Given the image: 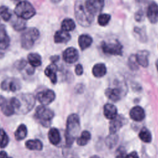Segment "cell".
Instances as JSON below:
<instances>
[{"label": "cell", "instance_id": "obj_1", "mask_svg": "<svg viewBox=\"0 0 158 158\" xmlns=\"http://www.w3.org/2000/svg\"><path fill=\"white\" fill-rule=\"evenodd\" d=\"M86 0H76L74 11L77 22L81 26H89L93 21L94 15L88 9L86 4Z\"/></svg>", "mask_w": 158, "mask_h": 158}, {"label": "cell", "instance_id": "obj_2", "mask_svg": "<svg viewBox=\"0 0 158 158\" xmlns=\"http://www.w3.org/2000/svg\"><path fill=\"white\" fill-rule=\"evenodd\" d=\"M80 128V118L76 114H70L67 120L65 133V143L68 146H71L75 139Z\"/></svg>", "mask_w": 158, "mask_h": 158}, {"label": "cell", "instance_id": "obj_3", "mask_svg": "<svg viewBox=\"0 0 158 158\" xmlns=\"http://www.w3.org/2000/svg\"><path fill=\"white\" fill-rule=\"evenodd\" d=\"M14 12L18 17L27 20L33 17L36 12L33 6L29 2L22 1L15 6Z\"/></svg>", "mask_w": 158, "mask_h": 158}, {"label": "cell", "instance_id": "obj_4", "mask_svg": "<svg viewBox=\"0 0 158 158\" xmlns=\"http://www.w3.org/2000/svg\"><path fill=\"white\" fill-rule=\"evenodd\" d=\"M39 36V31L35 28H29L25 30L21 36L22 47L25 49H30Z\"/></svg>", "mask_w": 158, "mask_h": 158}, {"label": "cell", "instance_id": "obj_5", "mask_svg": "<svg viewBox=\"0 0 158 158\" xmlns=\"http://www.w3.org/2000/svg\"><path fill=\"white\" fill-rule=\"evenodd\" d=\"M54 115V112L43 105L39 106L36 108L35 117L42 125H45L46 127L49 125L48 122H49L51 120H52Z\"/></svg>", "mask_w": 158, "mask_h": 158}, {"label": "cell", "instance_id": "obj_6", "mask_svg": "<svg viewBox=\"0 0 158 158\" xmlns=\"http://www.w3.org/2000/svg\"><path fill=\"white\" fill-rule=\"evenodd\" d=\"M20 102V109L19 112L25 114L29 112L33 107L35 99L34 96L31 94H21L17 97Z\"/></svg>", "mask_w": 158, "mask_h": 158}, {"label": "cell", "instance_id": "obj_7", "mask_svg": "<svg viewBox=\"0 0 158 158\" xmlns=\"http://www.w3.org/2000/svg\"><path fill=\"white\" fill-rule=\"evenodd\" d=\"M101 48L106 54L114 56H121L122 54L123 46L117 41L110 43L103 41L101 44Z\"/></svg>", "mask_w": 158, "mask_h": 158}, {"label": "cell", "instance_id": "obj_8", "mask_svg": "<svg viewBox=\"0 0 158 158\" xmlns=\"http://www.w3.org/2000/svg\"><path fill=\"white\" fill-rule=\"evenodd\" d=\"M56 98L55 93L51 89L43 90L36 94L37 100L43 106H46L51 103Z\"/></svg>", "mask_w": 158, "mask_h": 158}, {"label": "cell", "instance_id": "obj_9", "mask_svg": "<svg viewBox=\"0 0 158 158\" xmlns=\"http://www.w3.org/2000/svg\"><path fill=\"white\" fill-rule=\"evenodd\" d=\"M1 88L4 91L15 92L20 88V84L18 80L15 78H7L1 84Z\"/></svg>", "mask_w": 158, "mask_h": 158}, {"label": "cell", "instance_id": "obj_10", "mask_svg": "<svg viewBox=\"0 0 158 158\" xmlns=\"http://www.w3.org/2000/svg\"><path fill=\"white\" fill-rule=\"evenodd\" d=\"M86 7L94 15L99 13L104 5V0H86Z\"/></svg>", "mask_w": 158, "mask_h": 158}, {"label": "cell", "instance_id": "obj_11", "mask_svg": "<svg viewBox=\"0 0 158 158\" xmlns=\"http://www.w3.org/2000/svg\"><path fill=\"white\" fill-rule=\"evenodd\" d=\"M62 57L65 62L69 64H73L78 59L79 54L78 51L75 48L70 47L67 48L63 52Z\"/></svg>", "mask_w": 158, "mask_h": 158}, {"label": "cell", "instance_id": "obj_12", "mask_svg": "<svg viewBox=\"0 0 158 158\" xmlns=\"http://www.w3.org/2000/svg\"><path fill=\"white\" fill-rule=\"evenodd\" d=\"M0 109L6 116L9 117L15 113V109L10 101L8 102L7 99L1 95H0Z\"/></svg>", "mask_w": 158, "mask_h": 158}, {"label": "cell", "instance_id": "obj_13", "mask_svg": "<svg viewBox=\"0 0 158 158\" xmlns=\"http://www.w3.org/2000/svg\"><path fill=\"white\" fill-rule=\"evenodd\" d=\"M147 17L152 23H156L158 22V6L154 2H151L147 10Z\"/></svg>", "mask_w": 158, "mask_h": 158}, {"label": "cell", "instance_id": "obj_14", "mask_svg": "<svg viewBox=\"0 0 158 158\" xmlns=\"http://www.w3.org/2000/svg\"><path fill=\"white\" fill-rule=\"evenodd\" d=\"M130 115L132 120L136 122H140L144 119L145 113L142 107L140 106H135L131 109Z\"/></svg>", "mask_w": 158, "mask_h": 158}, {"label": "cell", "instance_id": "obj_15", "mask_svg": "<svg viewBox=\"0 0 158 158\" xmlns=\"http://www.w3.org/2000/svg\"><path fill=\"white\" fill-rule=\"evenodd\" d=\"M10 43V39L4 27L0 23V49H6Z\"/></svg>", "mask_w": 158, "mask_h": 158}, {"label": "cell", "instance_id": "obj_16", "mask_svg": "<svg viewBox=\"0 0 158 158\" xmlns=\"http://www.w3.org/2000/svg\"><path fill=\"white\" fill-rule=\"evenodd\" d=\"M149 54V52L146 50L139 51L135 55L138 64L141 65L142 67H146L149 64V62H148Z\"/></svg>", "mask_w": 158, "mask_h": 158}, {"label": "cell", "instance_id": "obj_17", "mask_svg": "<svg viewBox=\"0 0 158 158\" xmlns=\"http://www.w3.org/2000/svg\"><path fill=\"white\" fill-rule=\"evenodd\" d=\"M56 71H57V67L54 63L48 65L45 69V70H44L45 75L50 79L51 83L53 84L56 83L57 80Z\"/></svg>", "mask_w": 158, "mask_h": 158}, {"label": "cell", "instance_id": "obj_18", "mask_svg": "<svg viewBox=\"0 0 158 158\" xmlns=\"http://www.w3.org/2000/svg\"><path fill=\"white\" fill-rule=\"evenodd\" d=\"M70 35L69 32L64 30L57 31L54 35V41L56 43H64L70 40Z\"/></svg>", "mask_w": 158, "mask_h": 158}, {"label": "cell", "instance_id": "obj_19", "mask_svg": "<svg viewBox=\"0 0 158 158\" xmlns=\"http://www.w3.org/2000/svg\"><path fill=\"white\" fill-rule=\"evenodd\" d=\"M121 90L118 88H109L106 90V96L112 101H117L121 97Z\"/></svg>", "mask_w": 158, "mask_h": 158}, {"label": "cell", "instance_id": "obj_20", "mask_svg": "<svg viewBox=\"0 0 158 158\" xmlns=\"http://www.w3.org/2000/svg\"><path fill=\"white\" fill-rule=\"evenodd\" d=\"M117 108L112 104H106L104 106V115L110 120H112L117 117Z\"/></svg>", "mask_w": 158, "mask_h": 158}, {"label": "cell", "instance_id": "obj_21", "mask_svg": "<svg viewBox=\"0 0 158 158\" xmlns=\"http://www.w3.org/2000/svg\"><path fill=\"white\" fill-rule=\"evenodd\" d=\"M48 139L49 142L53 145L58 144L61 139L59 130L56 128H52L48 132Z\"/></svg>", "mask_w": 158, "mask_h": 158}, {"label": "cell", "instance_id": "obj_22", "mask_svg": "<svg viewBox=\"0 0 158 158\" xmlns=\"http://www.w3.org/2000/svg\"><path fill=\"white\" fill-rule=\"evenodd\" d=\"M93 39L88 35H81L78 38V44L81 50L89 48L92 44Z\"/></svg>", "mask_w": 158, "mask_h": 158}, {"label": "cell", "instance_id": "obj_23", "mask_svg": "<svg viewBox=\"0 0 158 158\" xmlns=\"http://www.w3.org/2000/svg\"><path fill=\"white\" fill-rule=\"evenodd\" d=\"M106 65L102 63H98L95 64L92 69L93 75L97 78H101L104 76L106 73Z\"/></svg>", "mask_w": 158, "mask_h": 158}, {"label": "cell", "instance_id": "obj_24", "mask_svg": "<svg viewBox=\"0 0 158 158\" xmlns=\"http://www.w3.org/2000/svg\"><path fill=\"white\" fill-rule=\"evenodd\" d=\"M122 125L123 122L120 117H116L115 118L112 119L109 124V131L110 134H115L120 130Z\"/></svg>", "mask_w": 158, "mask_h": 158}, {"label": "cell", "instance_id": "obj_25", "mask_svg": "<svg viewBox=\"0 0 158 158\" xmlns=\"http://www.w3.org/2000/svg\"><path fill=\"white\" fill-rule=\"evenodd\" d=\"M25 147L30 150L41 151L43 149V143L40 139H29L25 142Z\"/></svg>", "mask_w": 158, "mask_h": 158}, {"label": "cell", "instance_id": "obj_26", "mask_svg": "<svg viewBox=\"0 0 158 158\" xmlns=\"http://www.w3.org/2000/svg\"><path fill=\"white\" fill-rule=\"evenodd\" d=\"M28 61L33 67H38L41 64V57L37 53H30L28 56Z\"/></svg>", "mask_w": 158, "mask_h": 158}, {"label": "cell", "instance_id": "obj_27", "mask_svg": "<svg viewBox=\"0 0 158 158\" xmlns=\"http://www.w3.org/2000/svg\"><path fill=\"white\" fill-rule=\"evenodd\" d=\"M27 135V128L24 124L20 125L15 131V138L17 141L23 139Z\"/></svg>", "mask_w": 158, "mask_h": 158}, {"label": "cell", "instance_id": "obj_28", "mask_svg": "<svg viewBox=\"0 0 158 158\" xmlns=\"http://www.w3.org/2000/svg\"><path fill=\"white\" fill-rule=\"evenodd\" d=\"M75 23L71 19H65L61 23V28L65 31H70L75 29Z\"/></svg>", "mask_w": 158, "mask_h": 158}, {"label": "cell", "instance_id": "obj_29", "mask_svg": "<svg viewBox=\"0 0 158 158\" xmlns=\"http://www.w3.org/2000/svg\"><path fill=\"white\" fill-rule=\"evenodd\" d=\"M91 139V134L88 131H83L80 136L78 137L77 139V143L79 146H85L86 145Z\"/></svg>", "mask_w": 158, "mask_h": 158}, {"label": "cell", "instance_id": "obj_30", "mask_svg": "<svg viewBox=\"0 0 158 158\" xmlns=\"http://www.w3.org/2000/svg\"><path fill=\"white\" fill-rule=\"evenodd\" d=\"M139 137L143 142L145 143H149L152 139L151 133L146 128H143L141 130L140 132L139 133Z\"/></svg>", "mask_w": 158, "mask_h": 158}, {"label": "cell", "instance_id": "obj_31", "mask_svg": "<svg viewBox=\"0 0 158 158\" xmlns=\"http://www.w3.org/2000/svg\"><path fill=\"white\" fill-rule=\"evenodd\" d=\"M9 143V137L6 134V131L0 128V148H6Z\"/></svg>", "mask_w": 158, "mask_h": 158}, {"label": "cell", "instance_id": "obj_32", "mask_svg": "<svg viewBox=\"0 0 158 158\" xmlns=\"http://www.w3.org/2000/svg\"><path fill=\"white\" fill-rule=\"evenodd\" d=\"M110 20V15L107 14H101L98 16V22L101 26H106Z\"/></svg>", "mask_w": 158, "mask_h": 158}, {"label": "cell", "instance_id": "obj_33", "mask_svg": "<svg viewBox=\"0 0 158 158\" xmlns=\"http://www.w3.org/2000/svg\"><path fill=\"white\" fill-rule=\"evenodd\" d=\"M0 16L4 21H8L11 18V14L6 6L0 7Z\"/></svg>", "mask_w": 158, "mask_h": 158}, {"label": "cell", "instance_id": "obj_34", "mask_svg": "<svg viewBox=\"0 0 158 158\" xmlns=\"http://www.w3.org/2000/svg\"><path fill=\"white\" fill-rule=\"evenodd\" d=\"M134 33L135 35L138 36L137 38L139 41L144 42L146 40V35L145 33V31L143 30V29L138 27H135L134 28Z\"/></svg>", "mask_w": 158, "mask_h": 158}, {"label": "cell", "instance_id": "obj_35", "mask_svg": "<svg viewBox=\"0 0 158 158\" xmlns=\"http://www.w3.org/2000/svg\"><path fill=\"white\" fill-rule=\"evenodd\" d=\"M23 20V19L19 18V19L16 20L13 24V27L16 30H22L25 28V23Z\"/></svg>", "mask_w": 158, "mask_h": 158}, {"label": "cell", "instance_id": "obj_36", "mask_svg": "<svg viewBox=\"0 0 158 158\" xmlns=\"http://www.w3.org/2000/svg\"><path fill=\"white\" fill-rule=\"evenodd\" d=\"M138 62L136 59V56L135 55H132L130 56L129 58V65L130 67L132 69H137V65H138Z\"/></svg>", "mask_w": 158, "mask_h": 158}, {"label": "cell", "instance_id": "obj_37", "mask_svg": "<svg viewBox=\"0 0 158 158\" xmlns=\"http://www.w3.org/2000/svg\"><path fill=\"white\" fill-rule=\"evenodd\" d=\"M135 18L137 22H141L144 19V13L142 10H138L135 15Z\"/></svg>", "mask_w": 158, "mask_h": 158}, {"label": "cell", "instance_id": "obj_38", "mask_svg": "<svg viewBox=\"0 0 158 158\" xmlns=\"http://www.w3.org/2000/svg\"><path fill=\"white\" fill-rule=\"evenodd\" d=\"M75 73L77 75H81L83 74V67L81 64H77L76 66H75Z\"/></svg>", "mask_w": 158, "mask_h": 158}, {"label": "cell", "instance_id": "obj_39", "mask_svg": "<svg viewBox=\"0 0 158 158\" xmlns=\"http://www.w3.org/2000/svg\"><path fill=\"white\" fill-rule=\"evenodd\" d=\"M26 64H27V62L25 60L22 59V60H21L20 61H18L17 62L16 67L19 70H22V69H23L25 67Z\"/></svg>", "mask_w": 158, "mask_h": 158}, {"label": "cell", "instance_id": "obj_40", "mask_svg": "<svg viewBox=\"0 0 158 158\" xmlns=\"http://www.w3.org/2000/svg\"><path fill=\"white\" fill-rule=\"evenodd\" d=\"M126 158H139L136 152H131L126 156Z\"/></svg>", "mask_w": 158, "mask_h": 158}, {"label": "cell", "instance_id": "obj_41", "mask_svg": "<svg viewBox=\"0 0 158 158\" xmlns=\"http://www.w3.org/2000/svg\"><path fill=\"white\" fill-rule=\"evenodd\" d=\"M0 158H7V153L4 151H0Z\"/></svg>", "mask_w": 158, "mask_h": 158}, {"label": "cell", "instance_id": "obj_42", "mask_svg": "<svg viewBox=\"0 0 158 158\" xmlns=\"http://www.w3.org/2000/svg\"><path fill=\"white\" fill-rule=\"evenodd\" d=\"M59 57L58 56H52V57L50 58L51 60L53 63H54L55 62L57 61V60H59Z\"/></svg>", "mask_w": 158, "mask_h": 158}, {"label": "cell", "instance_id": "obj_43", "mask_svg": "<svg viewBox=\"0 0 158 158\" xmlns=\"http://www.w3.org/2000/svg\"><path fill=\"white\" fill-rule=\"evenodd\" d=\"M33 71H34V69H29L28 70H27V73H28V74H30V75H31V74H32V73H33Z\"/></svg>", "mask_w": 158, "mask_h": 158}, {"label": "cell", "instance_id": "obj_44", "mask_svg": "<svg viewBox=\"0 0 158 158\" xmlns=\"http://www.w3.org/2000/svg\"><path fill=\"white\" fill-rule=\"evenodd\" d=\"M116 158H126V156L123 154H119L116 157Z\"/></svg>", "mask_w": 158, "mask_h": 158}, {"label": "cell", "instance_id": "obj_45", "mask_svg": "<svg viewBox=\"0 0 158 158\" xmlns=\"http://www.w3.org/2000/svg\"><path fill=\"white\" fill-rule=\"evenodd\" d=\"M52 2L54 3H58L59 2H60L61 0H51Z\"/></svg>", "mask_w": 158, "mask_h": 158}, {"label": "cell", "instance_id": "obj_46", "mask_svg": "<svg viewBox=\"0 0 158 158\" xmlns=\"http://www.w3.org/2000/svg\"><path fill=\"white\" fill-rule=\"evenodd\" d=\"M156 68H157V70H158V59L156 60Z\"/></svg>", "mask_w": 158, "mask_h": 158}, {"label": "cell", "instance_id": "obj_47", "mask_svg": "<svg viewBox=\"0 0 158 158\" xmlns=\"http://www.w3.org/2000/svg\"><path fill=\"white\" fill-rule=\"evenodd\" d=\"M90 158H99V157H98V156H93L91 157Z\"/></svg>", "mask_w": 158, "mask_h": 158}, {"label": "cell", "instance_id": "obj_48", "mask_svg": "<svg viewBox=\"0 0 158 158\" xmlns=\"http://www.w3.org/2000/svg\"><path fill=\"white\" fill-rule=\"evenodd\" d=\"M7 158H12V157H7Z\"/></svg>", "mask_w": 158, "mask_h": 158}, {"label": "cell", "instance_id": "obj_49", "mask_svg": "<svg viewBox=\"0 0 158 158\" xmlns=\"http://www.w3.org/2000/svg\"><path fill=\"white\" fill-rule=\"evenodd\" d=\"M14 1H17V0H14Z\"/></svg>", "mask_w": 158, "mask_h": 158}]
</instances>
